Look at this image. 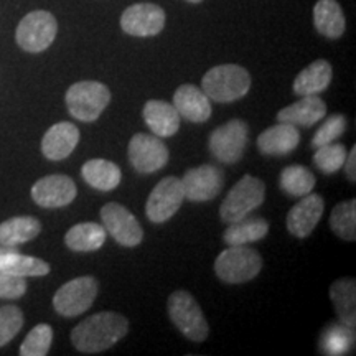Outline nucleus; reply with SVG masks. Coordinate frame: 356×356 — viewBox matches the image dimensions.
<instances>
[{
    "instance_id": "obj_1",
    "label": "nucleus",
    "mask_w": 356,
    "mask_h": 356,
    "mask_svg": "<svg viewBox=\"0 0 356 356\" xmlns=\"http://www.w3.org/2000/svg\"><path fill=\"white\" fill-rule=\"evenodd\" d=\"M129 332V320L118 312L95 314L71 332V343L81 353L95 355L106 351L122 340Z\"/></svg>"
},
{
    "instance_id": "obj_2",
    "label": "nucleus",
    "mask_w": 356,
    "mask_h": 356,
    "mask_svg": "<svg viewBox=\"0 0 356 356\" xmlns=\"http://www.w3.org/2000/svg\"><path fill=\"white\" fill-rule=\"evenodd\" d=\"M202 91L208 99L216 102H234L241 99L251 88L248 70L238 65H220L204 73Z\"/></svg>"
},
{
    "instance_id": "obj_3",
    "label": "nucleus",
    "mask_w": 356,
    "mask_h": 356,
    "mask_svg": "<svg viewBox=\"0 0 356 356\" xmlns=\"http://www.w3.org/2000/svg\"><path fill=\"white\" fill-rule=\"evenodd\" d=\"M168 317L172 323L191 341L202 343L210 335L207 318L197 299L186 291H177L168 297Z\"/></svg>"
},
{
    "instance_id": "obj_4",
    "label": "nucleus",
    "mask_w": 356,
    "mask_h": 356,
    "mask_svg": "<svg viewBox=\"0 0 356 356\" xmlns=\"http://www.w3.org/2000/svg\"><path fill=\"white\" fill-rule=\"evenodd\" d=\"M66 108L74 119L95 122L111 102V91L99 81H79L70 86L65 96Z\"/></svg>"
},
{
    "instance_id": "obj_5",
    "label": "nucleus",
    "mask_w": 356,
    "mask_h": 356,
    "mask_svg": "<svg viewBox=\"0 0 356 356\" xmlns=\"http://www.w3.org/2000/svg\"><path fill=\"white\" fill-rule=\"evenodd\" d=\"M262 269V257L256 249L241 246H229L215 261V273L218 279L226 284H244L259 275Z\"/></svg>"
},
{
    "instance_id": "obj_6",
    "label": "nucleus",
    "mask_w": 356,
    "mask_h": 356,
    "mask_svg": "<svg viewBox=\"0 0 356 356\" xmlns=\"http://www.w3.org/2000/svg\"><path fill=\"white\" fill-rule=\"evenodd\" d=\"M266 198V185L261 178L252 175H244L236 184L228 197L222 200L220 208V216L222 222H234L243 220L257 210Z\"/></svg>"
},
{
    "instance_id": "obj_7",
    "label": "nucleus",
    "mask_w": 356,
    "mask_h": 356,
    "mask_svg": "<svg viewBox=\"0 0 356 356\" xmlns=\"http://www.w3.org/2000/svg\"><path fill=\"white\" fill-rule=\"evenodd\" d=\"M97 292H99L97 280L92 275H83V277L70 280L58 289L53 297V307L61 317H78L91 309Z\"/></svg>"
},
{
    "instance_id": "obj_8",
    "label": "nucleus",
    "mask_w": 356,
    "mask_h": 356,
    "mask_svg": "<svg viewBox=\"0 0 356 356\" xmlns=\"http://www.w3.org/2000/svg\"><path fill=\"white\" fill-rule=\"evenodd\" d=\"M58 33V22L50 12L35 10L20 20L15 40L22 50L29 53L44 51Z\"/></svg>"
},
{
    "instance_id": "obj_9",
    "label": "nucleus",
    "mask_w": 356,
    "mask_h": 356,
    "mask_svg": "<svg viewBox=\"0 0 356 356\" xmlns=\"http://www.w3.org/2000/svg\"><path fill=\"white\" fill-rule=\"evenodd\" d=\"M249 129L241 119H231L211 132L208 147L218 162L233 165L243 159L244 149L248 144Z\"/></svg>"
},
{
    "instance_id": "obj_10",
    "label": "nucleus",
    "mask_w": 356,
    "mask_h": 356,
    "mask_svg": "<svg viewBox=\"0 0 356 356\" xmlns=\"http://www.w3.org/2000/svg\"><path fill=\"white\" fill-rule=\"evenodd\" d=\"M185 200L181 180L177 177H165L150 191L145 204V215L152 222H165L180 210Z\"/></svg>"
},
{
    "instance_id": "obj_11",
    "label": "nucleus",
    "mask_w": 356,
    "mask_h": 356,
    "mask_svg": "<svg viewBox=\"0 0 356 356\" xmlns=\"http://www.w3.org/2000/svg\"><path fill=\"white\" fill-rule=\"evenodd\" d=\"M102 226L118 244L126 248L139 246L144 239V231L137 218L119 203H108L101 208Z\"/></svg>"
},
{
    "instance_id": "obj_12",
    "label": "nucleus",
    "mask_w": 356,
    "mask_h": 356,
    "mask_svg": "<svg viewBox=\"0 0 356 356\" xmlns=\"http://www.w3.org/2000/svg\"><path fill=\"white\" fill-rule=\"evenodd\" d=\"M129 160L139 173H155L168 162V149L162 139L150 134H136L129 142Z\"/></svg>"
},
{
    "instance_id": "obj_13",
    "label": "nucleus",
    "mask_w": 356,
    "mask_h": 356,
    "mask_svg": "<svg viewBox=\"0 0 356 356\" xmlns=\"http://www.w3.org/2000/svg\"><path fill=\"white\" fill-rule=\"evenodd\" d=\"M180 180L184 185L185 198L193 203H203L220 195L225 185V172L207 163V165L191 168Z\"/></svg>"
},
{
    "instance_id": "obj_14",
    "label": "nucleus",
    "mask_w": 356,
    "mask_h": 356,
    "mask_svg": "<svg viewBox=\"0 0 356 356\" xmlns=\"http://www.w3.org/2000/svg\"><path fill=\"white\" fill-rule=\"evenodd\" d=\"M121 26L132 37H155L165 26V12L155 3H134L124 10Z\"/></svg>"
},
{
    "instance_id": "obj_15",
    "label": "nucleus",
    "mask_w": 356,
    "mask_h": 356,
    "mask_svg": "<svg viewBox=\"0 0 356 356\" xmlns=\"http://www.w3.org/2000/svg\"><path fill=\"white\" fill-rule=\"evenodd\" d=\"M78 188L68 175H48L32 186L33 202L42 208H63L73 203Z\"/></svg>"
},
{
    "instance_id": "obj_16",
    "label": "nucleus",
    "mask_w": 356,
    "mask_h": 356,
    "mask_svg": "<svg viewBox=\"0 0 356 356\" xmlns=\"http://www.w3.org/2000/svg\"><path fill=\"white\" fill-rule=\"evenodd\" d=\"M325 202L317 193H309L287 215V229L296 238L304 239L312 234L320 218L323 216Z\"/></svg>"
},
{
    "instance_id": "obj_17",
    "label": "nucleus",
    "mask_w": 356,
    "mask_h": 356,
    "mask_svg": "<svg viewBox=\"0 0 356 356\" xmlns=\"http://www.w3.org/2000/svg\"><path fill=\"white\" fill-rule=\"evenodd\" d=\"M173 106L181 118L193 124L207 122L211 118V102L202 89L193 84H181L173 95Z\"/></svg>"
},
{
    "instance_id": "obj_18",
    "label": "nucleus",
    "mask_w": 356,
    "mask_h": 356,
    "mask_svg": "<svg viewBox=\"0 0 356 356\" xmlns=\"http://www.w3.org/2000/svg\"><path fill=\"white\" fill-rule=\"evenodd\" d=\"M79 142V129L71 122H58L42 139V152L48 160L60 162L70 157Z\"/></svg>"
},
{
    "instance_id": "obj_19",
    "label": "nucleus",
    "mask_w": 356,
    "mask_h": 356,
    "mask_svg": "<svg viewBox=\"0 0 356 356\" xmlns=\"http://www.w3.org/2000/svg\"><path fill=\"white\" fill-rule=\"evenodd\" d=\"M300 144V132L297 126L289 122H277L275 126L266 129L257 137V149L264 155H287Z\"/></svg>"
},
{
    "instance_id": "obj_20",
    "label": "nucleus",
    "mask_w": 356,
    "mask_h": 356,
    "mask_svg": "<svg viewBox=\"0 0 356 356\" xmlns=\"http://www.w3.org/2000/svg\"><path fill=\"white\" fill-rule=\"evenodd\" d=\"M142 114H144L147 127L160 139L175 136L180 129V114H178L175 106L168 104L165 101L150 99L145 102Z\"/></svg>"
},
{
    "instance_id": "obj_21",
    "label": "nucleus",
    "mask_w": 356,
    "mask_h": 356,
    "mask_svg": "<svg viewBox=\"0 0 356 356\" xmlns=\"http://www.w3.org/2000/svg\"><path fill=\"white\" fill-rule=\"evenodd\" d=\"M325 114H327V104L318 95L302 96L300 101L279 111L277 121L293 124V126L312 127L322 121Z\"/></svg>"
},
{
    "instance_id": "obj_22",
    "label": "nucleus",
    "mask_w": 356,
    "mask_h": 356,
    "mask_svg": "<svg viewBox=\"0 0 356 356\" xmlns=\"http://www.w3.org/2000/svg\"><path fill=\"white\" fill-rule=\"evenodd\" d=\"M333 68L327 60H317L297 74L293 92L297 96H314L323 92L332 83Z\"/></svg>"
},
{
    "instance_id": "obj_23",
    "label": "nucleus",
    "mask_w": 356,
    "mask_h": 356,
    "mask_svg": "<svg viewBox=\"0 0 356 356\" xmlns=\"http://www.w3.org/2000/svg\"><path fill=\"white\" fill-rule=\"evenodd\" d=\"M81 175L91 188L99 191H113L122 180V172L119 165L104 159L88 160L81 167Z\"/></svg>"
},
{
    "instance_id": "obj_24",
    "label": "nucleus",
    "mask_w": 356,
    "mask_h": 356,
    "mask_svg": "<svg viewBox=\"0 0 356 356\" xmlns=\"http://www.w3.org/2000/svg\"><path fill=\"white\" fill-rule=\"evenodd\" d=\"M108 231L97 222H79L65 234V244L74 252H92L102 248Z\"/></svg>"
},
{
    "instance_id": "obj_25",
    "label": "nucleus",
    "mask_w": 356,
    "mask_h": 356,
    "mask_svg": "<svg viewBox=\"0 0 356 356\" xmlns=\"http://www.w3.org/2000/svg\"><path fill=\"white\" fill-rule=\"evenodd\" d=\"M314 24L320 35L327 38H340L345 33V15L337 0H318L314 8Z\"/></svg>"
},
{
    "instance_id": "obj_26",
    "label": "nucleus",
    "mask_w": 356,
    "mask_h": 356,
    "mask_svg": "<svg viewBox=\"0 0 356 356\" xmlns=\"http://www.w3.org/2000/svg\"><path fill=\"white\" fill-rule=\"evenodd\" d=\"M42 231V222L33 216H15L0 222V244L19 248L37 238Z\"/></svg>"
},
{
    "instance_id": "obj_27",
    "label": "nucleus",
    "mask_w": 356,
    "mask_h": 356,
    "mask_svg": "<svg viewBox=\"0 0 356 356\" xmlns=\"http://www.w3.org/2000/svg\"><path fill=\"white\" fill-rule=\"evenodd\" d=\"M269 233V222L261 216H244L243 220L229 222V228L225 231L222 239L229 246H241L261 241Z\"/></svg>"
},
{
    "instance_id": "obj_28",
    "label": "nucleus",
    "mask_w": 356,
    "mask_h": 356,
    "mask_svg": "<svg viewBox=\"0 0 356 356\" xmlns=\"http://www.w3.org/2000/svg\"><path fill=\"white\" fill-rule=\"evenodd\" d=\"M330 299L340 322L346 327L356 325V284L355 279L335 280L330 287Z\"/></svg>"
},
{
    "instance_id": "obj_29",
    "label": "nucleus",
    "mask_w": 356,
    "mask_h": 356,
    "mask_svg": "<svg viewBox=\"0 0 356 356\" xmlns=\"http://www.w3.org/2000/svg\"><path fill=\"white\" fill-rule=\"evenodd\" d=\"M0 273H7L19 277H42L50 274V264L38 257L20 254L19 249L0 256Z\"/></svg>"
},
{
    "instance_id": "obj_30",
    "label": "nucleus",
    "mask_w": 356,
    "mask_h": 356,
    "mask_svg": "<svg viewBox=\"0 0 356 356\" xmlns=\"http://www.w3.org/2000/svg\"><path fill=\"white\" fill-rule=\"evenodd\" d=\"M280 190L296 198H302L312 193L315 186V177L304 165H289L280 172Z\"/></svg>"
},
{
    "instance_id": "obj_31",
    "label": "nucleus",
    "mask_w": 356,
    "mask_h": 356,
    "mask_svg": "<svg viewBox=\"0 0 356 356\" xmlns=\"http://www.w3.org/2000/svg\"><path fill=\"white\" fill-rule=\"evenodd\" d=\"M330 226L332 231L338 238L345 241H355L356 239V202L338 203L332 210L330 215Z\"/></svg>"
},
{
    "instance_id": "obj_32",
    "label": "nucleus",
    "mask_w": 356,
    "mask_h": 356,
    "mask_svg": "<svg viewBox=\"0 0 356 356\" xmlns=\"http://www.w3.org/2000/svg\"><path fill=\"white\" fill-rule=\"evenodd\" d=\"M355 343V328L346 325H333L322 338V351L327 355H345Z\"/></svg>"
},
{
    "instance_id": "obj_33",
    "label": "nucleus",
    "mask_w": 356,
    "mask_h": 356,
    "mask_svg": "<svg viewBox=\"0 0 356 356\" xmlns=\"http://www.w3.org/2000/svg\"><path fill=\"white\" fill-rule=\"evenodd\" d=\"M346 154L348 152H346V147L343 144L332 142V144L318 147L314 155V163L325 175H332L343 167Z\"/></svg>"
},
{
    "instance_id": "obj_34",
    "label": "nucleus",
    "mask_w": 356,
    "mask_h": 356,
    "mask_svg": "<svg viewBox=\"0 0 356 356\" xmlns=\"http://www.w3.org/2000/svg\"><path fill=\"white\" fill-rule=\"evenodd\" d=\"M53 341V328L47 323H40L30 330L20 345L22 356H44L50 351Z\"/></svg>"
},
{
    "instance_id": "obj_35",
    "label": "nucleus",
    "mask_w": 356,
    "mask_h": 356,
    "mask_svg": "<svg viewBox=\"0 0 356 356\" xmlns=\"http://www.w3.org/2000/svg\"><path fill=\"white\" fill-rule=\"evenodd\" d=\"M24 327V314L19 307H0V348L10 343Z\"/></svg>"
},
{
    "instance_id": "obj_36",
    "label": "nucleus",
    "mask_w": 356,
    "mask_h": 356,
    "mask_svg": "<svg viewBox=\"0 0 356 356\" xmlns=\"http://www.w3.org/2000/svg\"><path fill=\"white\" fill-rule=\"evenodd\" d=\"M346 131V118L343 114H333L330 118L325 119V122L318 127V131L315 132L314 140H312V147L314 149H318V147L332 144V142H337L343 136Z\"/></svg>"
},
{
    "instance_id": "obj_37",
    "label": "nucleus",
    "mask_w": 356,
    "mask_h": 356,
    "mask_svg": "<svg viewBox=\"0 0 356 356\" xmlns=\"http://www.w3.org/2000/svg\"><path fill=\"white\" fill-rule=\"evenodd\" d=\"M26 292L25 277L0 273V299L15 300L24 297Z\"/></svg>"
},
{
    "instance_id": "obj_38",
    "label": "nucleus",
    "mask_w": 356,
    "mask_h": 356,
    "mask_svg": "<svg viewBox=\"0 0 356 356\" xmlns=\"http://www.w3.org/2000/svg\"><path fill=\"white\" fill-rule=\"evenodd\" d=\"M345 172H346V177H348V180L351 184H355L356 181V147L353 145L351 147V152L346 154V159H345Z\"/></svg>"
},
{
    "instance_id": "obj_39",
    "label": "nucleus",
    "mask_w": 356,
    "mask_h": 356,
    "mask_svg": "<svg viewBox=\"0 0 356 356\" xmlns=\"http://www.w3.org/2000/svg\"><path fill=\"white\" fill-rule=\"evenodd\" d=\"M17 248H10V246H2V244H0V256L2 254H6V252H10V251H15Z\"/></svg>"
},
{
    "instance_id": "obj_40",
    "label": "nucleus",
    "mask_w": 356,
    "mask_h": 356,
    "mask_svg": "<svg viewBox=\"0 0 356 356\" xmlns=\"http://www.w3.org/2000/svg\"><path fill=\"white\" fill-rule=\"evenodd\" d=\"M186 2H190V3H200V2H202V0H186Z\"/></svg>"
}]
</instances>
